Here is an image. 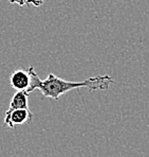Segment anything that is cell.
I'll return each mask as SVG.
<instances>
[{
  "label": "cell",
  "instance_id": "cell-1",
  "mask_svg": "<svg viewBox=\"0 0 149 157\" xmlns=\"http://www.w3.org/2000/svg\"><path fill=\"white\" fill-rule=\"evenodd\" d=\"M27 72L30 77V85L27 89V94L38 89L45 97L52 98L54 100H58L60 96L73 89L88 88L91 91L105 90V89H108L110 85L114 83L113 78L109 75L92 77L82 82H70V81L61 80L53 73H50L45 80H40L33 67H30L27 69Z\"/></svg>",
  "mask_w": 149,
  "mask_h": 157
},
{
  "label": "cell",
  "instance_id": "cell-2",
  "mask_svg": "<svg viewBox=\"0 0 149 157\" xmlns=\"http://www.w3.org/2000/svg\"><path fill=\"white\" fill-rule=\"evenodd\" d=\"M33 118V114L29 108H17L8 109L4 116V125L14 128L15 126L29 123Z\"/></svg>",
  "mask_w": 149,
  "mask_h": 157
},
{
  "label": "cell",
  "instance_id": "cell-3",
  "mask_svg": "<svg viewBox=\"0 0 149 157\" xmlns=\"http://www.w3.org/2000/svg\"><path fill=\"white\" fill-rule=\"evenodd\" d=\"M10 81L14 89H16V90H27L30 85L29 72H27V70L24 71L22 69L14 71L11 75Z\"/></svg>",
  "mask_w": 149,
  "mask_h": 157
},
{
  "label": "cell",
  "instance_id": "cell-4",
  "mask_svg": "<svg viewBox=\"0 0 149 157\" xmlns=\"http://www.w3.org/2000/svg\"><path fill=\"white\" fill-rule=\"evenodd\" d=\"M27 96L29 94L27 90H17L13 96L10 102L9 109H17V108H29L27 105Z\"/></svg>",
  "mask_w": 149,
  "mask_h": 157
},
{
  "label": "cell",
  "instance_id": "cell-5",
  "mask_svg": "<svg viewBox=\"0 0 149 157\" xmlns=\"http://www.w3.org/2000/svg\"><path fill=\"white\" fill-rule=\"evenodd\" d=\"M11 3H17L18 6H22L24 4H32L34 6H39L43 3V0H10Z\"/></svg>",
  "mask_w": 149,
  "mask_h": 157
}]
</instances>
